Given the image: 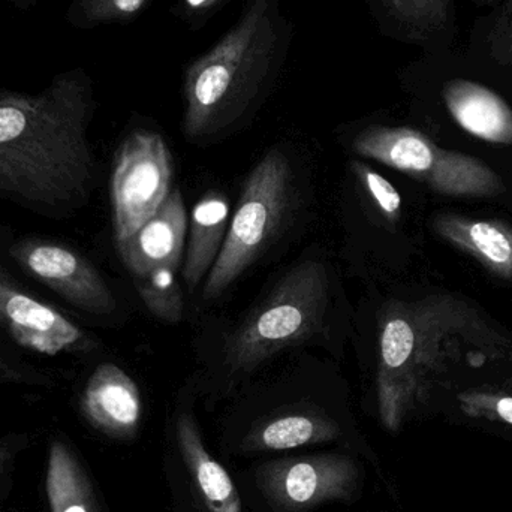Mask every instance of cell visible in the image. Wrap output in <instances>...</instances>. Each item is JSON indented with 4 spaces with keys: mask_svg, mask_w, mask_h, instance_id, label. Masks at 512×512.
Returning <instances> with one entry per match:
<instances>
[{
    "mask_svg": "<svg viewBox=\"0 0 512 512\" xmlns=\"http://www.w3.org/2000/svg\"><path fill=\"white\" fill-rule=\"evenodd\" d=\"M288 38L279 0H249L236 26L186 71L185 137L206 141L233 128L267 89Z\"/></svg>",
    "mask_w": 512,
    "mask_h": 512,
    "instance_id": "obj_1",
    "label": "cell"
},
{
    "mask_svg": "<svg viewBox=\"0 0 512 512\" xmlns=\"http://www.w3.org/2000/svg\"><path fill=\"white\" fill-rule=\"evenodd\" d=\"M83 125V110L0 105V192L47 206L83 197L93 171Z\"/></svg>",
    "mask_w": 512,
    "mask_h": 512,
    "instance_id": "obj_2",
    "label": "cell"
},
{
    "mask_svg": "<svg viewBox=\"0 0 512 512\" xmlns=\"http://www.w3.org/2000/svg\"><path fill=\"white\" fill-rule=\"evenodd\" d=\"M330 279L321 261L307 259L282 277L225 343V364L251 370L286 346L304 342L321 328Z\"/></svg>",
    "mask_w": 512,
    "mask_h": 512,
    "instance_id": "obj_3",
    "label": "cell"
},
{
    "mask_svg": "<svg viewBox=\"0 0 512 512\" xmlns=\"http://www.w3.org/2000/svg\"><path fill=\"white\" fill-rule=\"evenodd\" d=\"M292 171L280 150H270L249 174L218 261L204 285V300H216L262 254L288 212Z\"/></svg>",
    "mask_w": 512,
    "mask_h": 512,
    "instance_id": "obj_4",
    "label": "cell"
},
{
    "mask_svg": "<svg viewBox=\"0 0 512 512\" xmlns=\"http://www.w3.org/2000/svg\"><path fill=\"white\" fill-rule=\"evenodd\" d=\"M352 147L357 155L417 177L441 194L478 197L492 188V170L483 162L441 149L415 129L372 126L357 135Z\"/></svg>",
    "mask_w": 512,
    "mask_h": 512,
    "instance_id": "obj_5",
    "label": "cell"
},
{
    "mask_svg": "<svg viewBox=\"0 0 512 512\" xmlns=\"http://www.w3.org/2000/svg\"><path fill=\"white\" fill-rule=\"evenodd\" d=\"M173 156L161 135L137 131L122 144L111 177L116 242L143 227L173 192Z\"/></svg>",
    "mask_w": 512,
    "mask_h": 512,
    "instance_id": "obj_6",
    "label": "cell"
},
{
    "mask_svg": "<svg viewBox=\"0 0 512 512\" xmlns=\"http://www.w3.org/2000/svg\"><path fill=\"white\" fill-rule=\"evenodd\" d=\"M271 498L289 510L346 499L357 484V469L339 456H315L271 466L264 478Z\"/></svg>",
    "mask_w": 512,
    "mask_h": 512,
    "instance_id": "obj_7",
    "label": "cell"
},
{
    "mask_svg": "<svg viewBox=\"0 0 512 512\" xmlns=\"http://www.w3.org/2000/svg\"><path fill=\"white\" fill-rule=\"evenodd\" d=\"M29 270L54 291L95 315H110L116 300L98 271L81 256L59 246H33L23 256Z\"/></svg>",
    "mask_w": 512,
    "mask_h": 512,
    "instance_id": "obj_8",
    "label": "cell"
},
{
    "mask_svg": "<svg viewBox=\"0 0 512 512\" xmlns=\"http://www.w3.org/2000/svg\"><path fill=\"white\" fill-rule=\"evenodd\" d=\"M186 231L185 203L180 191L173 189L161 209L128 239L119 240L117 249L132 276H141L161 267L179 270Z\"/></svg>",
    "mask_w": 512,
    "mask_h": 512,
    "instance_id": "obj_9",
    "label": "cell"
},
{
    "mask_svg": "<svg viewBox=\"0 0 512 512\" xmlns=\"http://www.w3.org/2000/svg\"><path fill=\"white\" fill-rule=\"evenodd\" d=\"M83 411L96 429L125 438L140 424V390L120 367L102 364L87 382Z\"/></svg>",
    "mask_w": 512,
    "mask_h": 512,
    "instance_id": "obj_10",
    "label": "cell"
},
{
    "mask_svg": "<svg viewBox=\"0 0 512 512\" xmlns=\"http://www.w3.org/2000/svg\"><path fill=\"white\" fill-rule=\"evenodd\" d=\"M3 312L9 322L12 337L21 346L56 355L68 346L80 342L81 331L51 307L44 306L26 295L8 291Z\"/></svg>",
    "mask_w": 512,
    "mask_h": 512,
    "instance_id": "obj_11",
    "label": "cell"
},
{
    "mask_svg": "<svg viewBox=\"0 0 512 512\" xmlns=\"http://www.w3.org/2000/svg\"><path fill=\"white\" fill-rule=\"evenodd\" d=\"M230 204L221 192L210 191L195 204L191 215L183 279L194 291L209 276L227 239Z\"/></svg>",
    "mask_w": 512,
    "mask_h": 512,
    "instance_id": "obj_12",
    "label": "cell"
},
{
    "mask_svg": "<svg viewBox=\"0 0 512 512\" xmlns=\"http://www.w3.org/2000/svg\"><path fill=\"white\" fill-rule=\"evenodd\" d=\"M382 11L406 41L427 50L453 47L457 36L456 0H379Z\"/></svg>",
    "mask_w": 512,
    "mask_h": 512,
    "instance_id": "obj_13",
    "label": "cell"
},
{
    "mask_svg": "<svg viewBox=\"0 0 512 512\" xmlns=\"http://www.w3.org/2000/svg\"><path fill=\"white\" fill-rule=\"evenodd\" d=\"M177 439L189 471L198 484L204 504L210 512H243L239 493L230 475L216 462L201 441L194 420L182 415L177 423Z\"/></svg>",
    "mask_w": 512,
    "mask_h": 512,
    "instance_id": "obj_14",
    "label": "cell"
},
{
    "mask_svg": "<svg viewBox=\"0 0 512 512\" xmlns=\"http://www.w3.org/2000/svg\"><path fill=\"white\" fill-rule=\"evenodd\" d=\"M436 230L463 251L480 258L490 270L512 277V230L507 225L442 216L436 221Z\"/></svg>",
    "mask_w": 512,
    "mask_h": 512,
    "instance_id": "obj_15",
    "label": "cell"
},
{
    "mask_svg": "<svg viewBox=\"0 0 512 512\" xmlns=\"http://www.w3.org/2000/svg\"><path fill=\"white\" fill-rule=\"evenodd\" d=\"M465 50L512 86V0L475 20Z\"/></svg>",
    "mask_w": 512,
    "mask_h": 512,
    "instance_id": "obj_16",
    "label": "cell"
},
{
    "mask_svg": "<svg viewBox=\"0 0 512 512\" xmlns=\"http://www.w3.org/2000/svg\"><path fill=\"white\" fill-rule=\"evenodd\" d=\"M47 496L51 512H92L86 478L62 442L50 448Z\"/></svg>",
    "mask_w": 512,
    "mask_h": 512,
    "instance_id": "obj_17",
    "label": "cell"
},
{
    "mask_svg": "<svg viewBox=\"0 0 512 512\" xmlns=\"http://www.w3.org/2000/svg\"><path fill=\"white\" fill-rule=\"evenodd\" d=\"M336 427L324 418L288 415L276 418L261 430L259 444L270 450H291L312 442L327 441L336 435Z\"/></svg>",
    "mask_w": 512,
    "mask_h": 512,
    "instance_id": "obj_18",
    "label": "cell"
},
{
    "mask_svg": "<svg viewBox=\"0 0 512 512\" xmlns=\"http://www.w3.org/2000/svg\"><path fill=\"white\" fill-rule=\"evenodd\" d=\"M176 268L161 267L149 273L134 276L135 286L147 309L161 321L177 324L182 321V288L176 279Z\"/></svg>",
    "mask_w": 512,
    "mask_h": 512,
    "instance_id": "obj_19",
    "label": "cell"
},
{
    "mask_svg": "<svg viewBox=\"0 0 512 512\" xmlns=\"http://www.w3.org/2000/svg\"><path fill=\"white\" fill-rule=\"evenodd\" d=\"M352 170L355 176L360 180L361 185L369 192L372 200L378 204L379 210L387 216L388 219H397L402 209V197L396 191L393 185L381 174L373 171L372 168L367 167L366 164L360 161L352 162Z\"/></svg>",
    "mask_w": 512,
    "mask_h": 512,
    "instance_id": "obj_20",
    "label": "cell"
},
{
    "mask_svg": "<svg viewBox=\"0 0 512 512\" xmlns=\"http://www.w3.org/2000/svg\"><path fill=\"white\" fill-rule=\"evenodd\" d=\"M111 3H113L114 11L123 15H131L140 11L146 0H111Z\"/></svg>",
    "mask_w": 512,
    "mask_h": 512,
    "instance_id": "obj_21",
    "label": "cell"
},
{
    "mask_svg": "<svg viewBox=\"0 0 512 512\" xmlns=\"http://www.w3.org/2000/svg\"><path fill=\"white\" fill-rule=\"evenodd\" d=\"M496 415L512 426V397H502L495 403Z\"/></svg>",
    "mask_w": 512,
    "mask_h": 512,
    "instance_id": "obj_22",
    "label": "cell"
},
{
    "mask_svg": "<svg viewBox=\"0 0 512 512\" xmlns=\"http://www.w3.org/2000/svg\"><path fill=\"white\" fill-rule=\"evenodd\" d=\"M12 456H14L12 448L6 444H0V478L5 474L6 466L11 462Z\"/></svg>",
    "mask_w": 512,
    "mask_h": 512,
    "instance_id": "obj_23",
    "label": "cell"
},
{
    "mask_svg": "<svg viewBox=\"0 0 512 512\" xmlns=\"http://www.w3.org/2000/svg\"><path fill=\"white\" fill-rule=\"evenodd\" d=\"M472 2L477 3V5L481 6H489V5H496V3L501 2V0H472Z\"/></svg>",
    "mask_w": 512,
    "mask_h": 512,
    "instance_id": "obj_24",
    "label": "cell"
},
{
    "mask_svg": "<svg viewBox=\"0 0 512 512\" xmlns=\"http://www.w3.org/2000/svg\"><path fill=\"white\" fill-rule=\"evenodd\" d=\"M2 291H5V289H3L2 286H0V292H2Z\"/></svg>",
    "mask_w": 512,
    "mask_h": 512,
    "instance_id": "obj_25",
    "label": "cell"
}]
</instances>
